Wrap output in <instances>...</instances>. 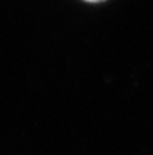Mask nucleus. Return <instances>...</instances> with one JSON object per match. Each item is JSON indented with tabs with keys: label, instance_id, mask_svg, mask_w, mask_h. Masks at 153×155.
Wrapping results in <instances>:
<instances>
[{
	"label": "nucleus",
	"instance_id": "nucleus-1",
	"mask_svg": "<svg viewBox=\"0 0 153 155\" xmlns=\"http://www.w3.org/2000/svg\"><path fill=\"white\" fill-rule=\"evenodd\" d=\"M84 2H89V3H101V2H105V0H84Z\"/></svg>",
	"mask_w": 153,
	"mask_h": 155
}]
</instances>
